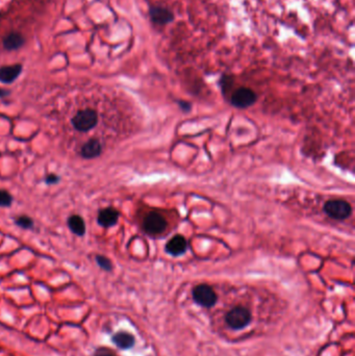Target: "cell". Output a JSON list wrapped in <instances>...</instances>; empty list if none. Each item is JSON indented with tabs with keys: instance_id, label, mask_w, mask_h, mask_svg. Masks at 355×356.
Returning a JSON list of instances; mask_svg holds the SVG:
<instances>
[{
	"instance_id": "obj_1",
	"label": "cell",
	"mask_w": 355,
	"mask_h": 356,
	"mask_svg": "<svg viewBox=\"0 0 355 356\" xmlns=\"http://www.w3.org/2000/svg\"><path fill=\"white\" fill-rule=\"evenodd\" d=\"M73 127L80 132H87L98 124V114L93 108L80 109L71 119Z\"/></svg>"
},
{
	"instance_id": "obj_2",
	"label": "cell",
	"mask_w": 355,
	"mask_h": 356,
	"mask_svg": "<svg viewBox=\"0 0 355 356\" xmlns=\"http://www.w3.org/2000/svg\"><path fill=\"white\" fill-rule=\"evenodd\" d=\"M225 320L231 329L241 330L250 324L252 316L248 308L243 306H236L228 311Z\"/></svg>"
},
{
	"instance_id": "obj_3",
	"label": "cell",
	"mask_w": 355,
	"mask_h": 356,
	"mask_svg": "<svg viewBox=\"0 0 355 356\" xmlns=\"http://www.w3.org/2000/svg\"><path fill=\"white\" fill-rule=\"evenodd\" d=\"M324 212L330 218L341 221L350 217L352 214L351 205L345 200H329L324 205Z\"/></svg>"
},
{
	"instance_id": "obj_4",
	"label": "cell",
	"mask_w": 355,
	"mask_h": 356,
	"mask_svg": "<svg viewBox=\"0 0 355 356\" xmlns=\"http://www.w3.org/2000/svg\"><path fill=\"white\" fill-rule=\"evenodd\" d=\"M167 228L166 219L157 212H150L143 221V229L150 235L163 233Z\"/></svg>"
},
{
	"instance_id": "obj_5",
	"label": "cell",
	"mask_w": 355,
	"mask_h": 356,
	"mask_svg": "<svg viewBox=\"0 0 355 356\" xmlns=\"http://www.w3.org/2000/svg\"><path fill=\"white\" fill-rule=\"evenodd\" d=\"M194 301L203 307H212L217 302V294L213 290V287L208 284H199L193 290Z\"/></svg>"
},
{
	"instance_id": "obj_6",
	"label": "cell",
	"mask_w": 355,
	"mask_h": 356,
	"mask_svg": "<svg viewBox=\"0 0 355 356\" xmlns=\"http://www.w3.org/2000/svg\"><path fill=\"white\" fill-rule=\"evenodd\" d=\"M256 101L255 93L248 87H241L231 96V104L235 107L246 108L254 104Z\"/></svg>"
},
{
	"instance_id": "obj_7",
	"label": "cell",
	"mask_w": 355,
	"mask_h": 356,
	"mask_svg": "<svg viewBox=\"0 0 355 356\" xmlns=\"http://www.w3.org/2000/svg\"><path fill=\"white\" fill-rule=\"evenodd\" d=\"M120 213L113 207H106L99 212L97 217L98 224L104 228L113 227L118 223Z\"/></svg>"
},
{
	"instance_id": "obj_8",
	"label": "cell",
	"mask_w": 355,
	"mask_h": 356,
	"mask_svg": "<svg viewBox=\"0 0 355 356\" xmlns=\"http://www.w3.org/2000/svg\"><path fill=\"white\" fill-rule=\"evenodd\" d=\"M187 249L188 242L183 235L180 234L175 235L166 244V252L173 256H180L184 254L187 251Z\"/></svg>"
},
{
	"instance_id": "obj_9",
	"label": "cell",
	"mask_w": 355,
	"mask_h": 356,
	"mask_svg": "<svg viewBox=\"0 0 355 356\" xmlns=\"http://www.w3.org/2000/svg\"><path fill=\"white\" fill-rule=\"evenodd\" d=\"M102 152V146L99 140L97 139H90L86 141L81 149H80V154L81 157L85 160H92L98 158Z\"/></svg>"
},
{
	"instance_id": "obj_10",
	"label": "cell",
	"mask_w": 355,
	"mask_h": 356,
	"mask_svg": "<svg viewBox=\"0 0 355 356\" xmlns=\"http://www.w3.org/2000/svg\"><path fill=\"white\" fill-rule=\"evenodd\" d=\"M22 72V66L15 64L12 66H5L0 68V81L4 83H12Z\"/></svg>"
},
{
	"instance_id": "obj_11",
	"label": "cell",
	"mask_w": 355,
	"mask_h": 356,
	"mask_svg": "<svg viewBox=\"0 0 355 356\" xmlns=\"http://www.w3.org/2000/svg\"><path fill=\"white\" fill-rule=\"evenodd\" d=\"M150 16L154 23L160 25L167 24L173 20L172 13L164 8H152L150 10Z\"/></svg>"
},
{
	"instance_id": "obj_12",
	"label": "cell",
	"mask_w": 355,
	"mask_h": 356,
	"mask_svg": "<svg viewBox=\"0 0 355 356\" xmlns=\"http://www.w3.org/2000/svg\"><path fill=\"white\" fill-rule=\"evenodd\" d=\"M113 343L122 350L130 349L135 345V337L128 332L120 331L113 337Z\"/></svg>"
},
{
	"instance_id": "obj_13",
	"label": "cell",
	"mask_w": 355,
	"mask_h": 356,
	"mask_svg": "<svg viewBox=\"0 0 355 356\" xmlns=\"http://www.w3.org/2000/svg\"><path fill=\"white\" fill-rule=\"evenodd\" d=\"M68 227L70 228V230L78 235V236H82L85 233V223L84 220L82 219V217H80L79 215H72L68 218Z\"/></svg>"
},
{
	"instance_id": "obj_14",
	"label": "cell",
	"mask_w": 355,
	"mask_h": 356,
	"mask_svg": "<svg viewBox=\"0 0 355 356\" xmlns=\"http://www.w3.org/2000/svg\"><path fill=\"white\" fill-rule=\"evenodd\" d=\"M24 44V38L18 33L9 34L4 39V46L8 50H16Z\"/></svg>"
},
{
	"instance_id": "obj_15",
	"label": "cell",
	"mask_w": 355,
	"mask_h": 356,
	"mask_svg": "<svg viewBox=\"0 0 355 356\" xmlns=\"http://www.w3.org/2000/svg\"><path fill=\"white\" fill-rule=\"evenodd\" d=\"M15 223L19 227L23 228V229H31V228L34 227L33 219L31 217H28V216H25V215H22V216H19L18 218H16Z\"/></svg>"
},
{
	"instance_id": "obj_16",
	"label": "cell",
	"mask_w": 355,
	"mask_h": 356,
	"mask_svg": "<svg viewBox=\"0 0 355 356\" xmlns=\"http://www.w3.org/2000/svg\"><path fill=\"white\" fill-rule=\"evenodd\" d=\"M96 261L98 265L104 271H112L113 270V263L109 258H107L104 255H96Z\"/></svg>"
},
{
	"instance_id": "obj_17",
	"label": "cell",
	"mask_w": 355,
	"mask_h": 356,
	"mask_svg": "<svg viewBox=\"0 0 355 356\" xmlns=\"http://www.w3.org/2000/svg\"><path fill=\"white\" fill-rule=\"evenodd\" d=\"M12 203H13L12 195L6 190H0V206L9 207L12 205Z\"/></svg>"
},
{
	"instance_id": "obj_18",
	"label": "cell",
	"mask_w": 355,
	"mask_h": 356,
	"mask_svg": "<svg viewBox=\"0 0 355 356\" xmlns=\"http://www.w3.org/2000/svg\"><path fill=\"white\" fill-rule=\"evenodd\" d=\"M58 182H60V176L56 175V174H54V173L48 174V175L46 176V178H45V183H46L47 185H55V184H57Z\"/></svg>"
},
{
	"instance_id": "obj_19",
	"label": "cell",
	"mask_w": 355,
	"mask_h": 356,
	"mask_svg": "<svg viewBox=\"0 0 355 356\" xmlns=\"http://www.w3.org/2000/svg\"><path fill=\"white\" fill-rule=\"evenodd\" d=\"M94 356H116L112 351L108 350L107 348H99Z\"/></svg>"
},
{
	"instance_id": "obj_20",
	"label": "cell",
	"mask_w": 355,
	"mask_h": 356,
	"mask_svg": "<svg viewBox=\"0 0 355 356\" xmlns=\"http://www.w3.org/2000/svg\"><path fill=\"white\" fill-rule=\"evenodd\" d=\"M10 91L8 90H5V88H0V98H3V97H7L10 95Z\"/></svg>"
},
{
	"instance_id": "obj_21",
	"label": "cell",
	"mask_w": 355,
	"mask_h": 356,
	"mask_svg": "<svg viewBox=\"0 0 355 356\" xmlns=\"http://www.w3.org/2000/svg\"><path fill=\"white\" fill-rule=\"evenodd\" d=\"M180 105L185 109V110H189L190 109V104L188 102H180Z\"/></svg>"
}]
</instances>
